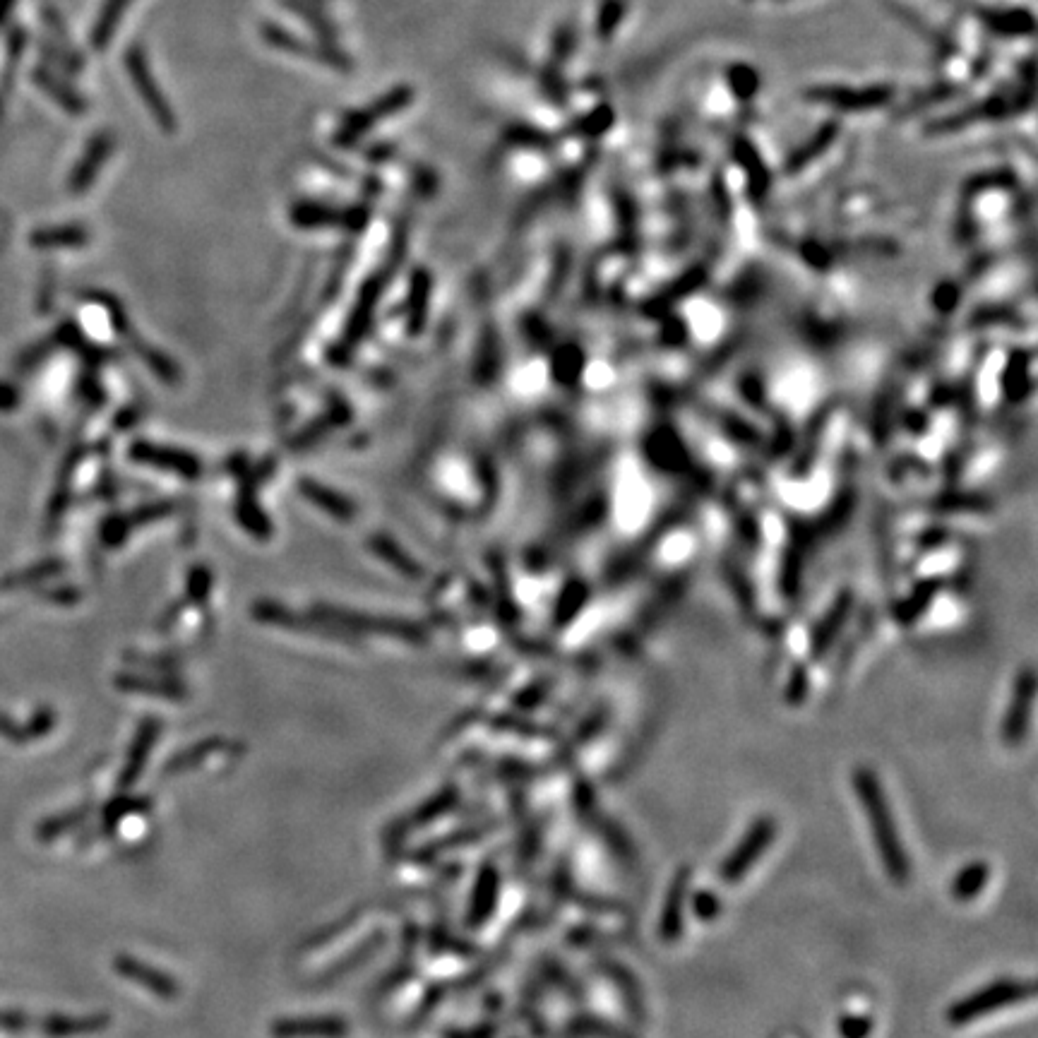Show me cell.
Segmentation results:
<instances>
[{
  "mask_svg": "<svg viewBox=\"0 0 1038 1038\" xmlns=\"http://www.w3.org/2000/svg\"><path fill=\"white\" fill-rule=\"evenodd\" d=\"M853 789H856L863 813L870 822V832H873L875 846H878L887 875L894 882H906V878H909V858H906L902 841H899L890 803H887V796L882 793L878 777L868 767H858L856 774H853Z\"/></svg>",
  "mask_w": 1038,
  "mask_h": 1038,
  "instance_id": "obj_1",
  "label": "cell"
},
{
  "mask_svg": "<svg viewBox=\"0 0 1038 1038\" xmlns=\"http://www.w3.org/2000/svg\"><path fill=\"white\" fill-rule=\"evenodd\" d=\"M416 99V89L411 85H395L387 89L385 94H380L378 99H373L371 104L361 106V109L346 113L342 123L334 130V145L337 147H354L363 135L371 133L378 123L387 121L395 113L409 109Z\"/></svg>",
  "mask_w": 1038,
  "mask_h": 1038,
  "instance_id": "obj_2",
  "label": "cell"
},
{
  "mask_svg": "<svg viewBox=\"0 0 1038 1038\" xmlns=\"http://www.w3.org/2000/svg\"><path fill=\"white\" fill-rule=\"evenodd\" d=\"M260 37L267 46L272 49L291 53V56H301L306 61H313L318 65H325L330 70H339V73H349L354 70V58L346 53L337 41H322V39H303L298 34L289 32V29L277 25V22H262L260 25Z\"/></svg>",
  "mask_w": 1038,
  "mask_h": 1038,
  "instance_id": "obj_3",
  "label": "cell"
},
{
  "mask_svg": "<svg viewBox=\"0 0 1038 1038\" xmlns=\"http://www.w3.org/2000/svg\"><path fill=\"white\" fill-rule=\"evenodd\" d=\"M123 65L130 82H133V87L137 89V94H140L142 104L147 106L149 116L154 118V123H157L164 133H176V109H173L171 101L166 99L164 89L159 87L157 77L152 73V65L147 61L145 49H142L140 44H130L123 53Z\"/></svg>",
  "mask_w": 1038,
  "mask_h": 1038,
  "instance_id": "obj_4",
  "label": "cell"
},
{
  "mask_svg": "<svg viewBox=\"0 0 1038 1038\" xmlns=\"http://www.w3.org/2000/svg\"><path fill=\"white\" fill-rule=\"evenodd\" d=\"M1031 995H1034V988L1026 986V983H1019V981L990 983V986L978 988L976 993L966 995L964 1000H959L957 1005H952L950 1012H947V1019H950L954 1026H966L971 1022H978V1019L986 1017V1014L1005 1010V1007L1017 1005V1002L1031 1000Z\"/></svg>",
  "mask_w": 1038,
  "mask_h": 1038,
  "instance_id": "obj_5",
  "label": "cell"
},
{
  "mask_svg": "<svg viewBox=\"0 0 1038 1038\" xmlns=\"http://www.w3.org/2000/svg\"><path fill=\"white\" fill-rule=\"evenodd\" d=\"M894 97V92L887 85H870V87H846V85H820L805 92V99L817 101V104L832 106L839 111H863L875 109V106L887 104Z\"/></svg>",
  "mask_w": 1038,
  "mask_h": 1038,
  "instance_id": "obj_6",
  "label": "cell"
},
{
  "mask_svg": "<svg viewBox=\"0 0 1038 1038\" xmlns=\"http://www.w3.org/2000/svg\"><path fill=\"white\" fill-rule=\"evenodd\" d=\"M774 834H777V825L769 817L757 820L753 829H748V834L741 839V844L736 846V851L729 853L724 865H721V878L726 882H738L748 873L750 868L757 863V858L767 851V846L772 844Z\"/></svg>",
  "mask_w": 1038,
  "mask_h": 1038,
  "instance_id": "obj_7",
  "label": "cell"
},
{
  "mask_svg": "<svg viewBox=\"0 0 1038 1038\" xmlns=\"http://www.w3.org/2000/svg\"><path fill=\"white\" fill-rule=\"evenodd\" d=\"M279 5L286 13L296 15L298 20L306 25L315 37L322 41H337L339 39V27L334 25V20L322 8L320 0H279Z\"/></svg>",
  "mask_w": 1038,
  "mask_h": 1038,
  "instance_id": "obj_8",
  "label": "cell"
},
{
  "mask_svg": "<svg viewBox=\"0 0 1038 1038\" xmlns=\"http://www.w3.org/2000/svg\"><path fill=\"white\" fill-rule=\"evenodd\" d=\"M133 457L140 459V462H145V464H154V467L176 471V474H183V476L200 474V462L195 457L186 455V452L166 450V447H154V445H135Z\"/></svg>",
  "mask_w": 1038,
  "mask_h": 1038,
  "instance_id": "obj_9",
  "label": "cell"
},
{
  "mask_svg": "<svg viewBox=\"0 0 1038 1038\" xmlns=\"http://www.w3.org/2000/svg\"><path fill=\"white\" fill-rule=\"evenodd\" d=\"M130 3H133V0H104V3H101L97 20H94L92 34H89V44H92V49H97V51L109 49L113 37H116L118 27H121L125 10L130 8Z\"/></svg>",
  "mask_w": 1038,
  "mask_h": 1038,
  "instance_id": "obj_10",
  "label": "cell"
},
{
  "mask_svg": "<svg viewBox=\"0 0 1038 1038\" xmlns=\"http://www.w3.org/2000/svg\"><path fill=\"white\" fill-rule=\"evenodd\" d=\"M1031 700H1034V683H1031V678H1026L1017 685V690H1014L1010 712H1007L1005 724H1002V733H1005V738L1010 743H1017L1024 738L1031 717Z\"/></svg>",
  "mask_w": 1038,
  "mask_h": 1038,
  "instance_id": "obj_11",
  "label": "cell"
},
{
  "mask_svg": "<svg viewBox=\"0 0 1038 1038\" xmlns=\"http://www.w3.org/2000/svg\"><path fill=\"white\" fill-rule=\"evenodd\" d=\"M111 147H113V137L109 133L94 135V140L89 142V147H87L85 159H82L80 166H77V173H75L77 188H85L87 183L97 176L101 164H104L106 157L111 154Z\"/></svg>",
  "mask_w": 1038,
  "mask_h": 1038,
  "instance_id": "obj_12",
  "label": "cell"
},
{
  "mask_svg": "<svg viewBox=\"0 0 1038 1038\" xmlns=\"http://www.w3.org/2000/svg\"><path fill=\"white\" fill-rule=\"evenodd\" d=\"M301 491L306 493L308 498L313 500L315 505H320L322 510H327V512H330V515H334V517L346 519V522H349V519L354 517V507H351L349 503H346V500L342 498V495H337V493L327 491V488L318 486V483H315V481H303V483H301Z\"/></svg>",
  "mask_w": 1038,
  "mask_h": 1038,
  "instance_id": "obj_13",
  "label": "cell"
},
{
  "mask_svg": "<svg viewBox=\"0 0 1038 1038\" xmlns=\"http://www.w3.org/2000/svg\"><path fill=\"white\" fill-rule=\"evenodd\" d=\"M625 13H628V0H601L594 27V32L599 34L601 41H608V37H613V32H618Z\"/></svg>",
  "mask_w": 1038,
  "mask_h": 1038,
  "instance_id": "obj_14",
  "label": "cell"
},
{
  "mask_svg": "<svg viewBox=\"0 0 1038 1038\" xmlns=\"http://www.w3.org/2000/svg\"><path fill=\"white\" fill-rule=\"evenodd\" d=\"M680 897H683V882L673 885L671 894L666 899L664 916H661V933L666 940H673L680 935V926H683V916H680Z\"/></svg>",
  "mask_w": 1038,
  "mask_h": 1038,
  "instance_id": "obj_15",
  "label": "cell"
},
{
  "mask_svg": "<svg viewBox=\"0 0 1038 1038\" xmlns=\"http://www.w3.org/2000/svg\"><path fill=\"white\" fill-rule=\"evenodd\" d=\"M291 217L298 226H325L337 222V212L332 207L318 205V202H301L294 207Z\"/></svg>",
  "mask_w": 1038,
  "mask_h": 1038,
  "instance_id": "obj_16",
  "label": "cell"
},
{
  "mask_svg": "<svg viewBox=\"0 0 1038 1038\" xmlns=\"http://www.w3.org/2000/svg\"><path fill=\"white\" fill-rule=\"evenodd\" d=\"M986 875H988V870L983 863H974L971 868L962 870V873L957 875V880H954V897L957 899L976 897V894L983 890Z\"/></svg>",
  "mask_w": 1038,
  "mask_h": 1038,
  "instance_id": "obj_17",
  "label": "cell"
},
{
  "mask_svg": "<svg viewBox=\"0 0 1038 1038\" xmlns=\"http://www.w3.org/2000/svg\"><path fill=\"white\" fill-rule=\"evenodd\" d=\"M39 77H41V85H44L46 89H49V92H51L53 97H56L58 101H61V104L65 106V109L73 111V113H82V111L87 109L85 99H82L80 94L75 92V89H70L68 85H63V82H58L56 77H51V75H46V73H41Z\"/></svg>",
  "mask_w": 1038,
  "mask_h": 1038,
  "instance_id": "obj_18",
  "label": "cell"
},
{
  "mask_svg": "<svg viewBox=\"0 0 1038 1038\" xmlns=\"http://www.w3.org/2000/svg\"><path fill=\"white\" fill-rule=\"evenodd\" d=\"M757 85H760L757 73L753 68H748V65H733L729 70V87L741 99H753Z\"/></svg>",
  "mask_w": 1038,
  "mask_h": 1038,
  "instance_id": "obj_19",
  "label": "cell"
},
{
  "mask_svg": "<svg viewBox=\"0 0 1038 1038\" xmlns=\"http://www.w3.org/2000/svg\"><path fill=\"white\" fill-rule=\"evenodd\" d=\"M572 46H575V29H572L570 25H560L551 41V63L558 65L563 61H568V56L572 53Z\"/></svg>",
  "mask_w": 1038,
  "mask_h": 1038,
  "instance_id": "obj_20",
  "label": "cell"
},
{
  "mask_svg": "<svg viewBox=\"0 0 1038 1038\" xmlns=\"http://www.w3.org/2000/svg\"><path fill=\"white\" fill-rule=\"evenodd\" d=\"M375 548H378V551H380V553H383V556H385V558H390V560H392V563H395V565H397V568H402V570H409V572H416V568H414V565H411V563H407V560H402V553H399V551H397V548H395V544H390V541H385V539H378V541H375Z\"/></svg>",
  "mask_w": 1038,
  "mask_h": 1038,
  "instance_id": "obj_21",
  "label": "cell"
},
{
  "mask_svg": "<svg viewBox=\"0 0 1038 1038\" xmlns=\"http://www.w3.org/2000/svg\"><path fill=\"white\" fill-rule=\"evenodd\" d=\"M414 181L421 190H433L435 186H438V178H435V173L431 169H421V166L414 173Z\"/></svg>",
  "mask_w": 1038,
  "mask_h": 1038,
  "instance_id": "obj_22",
  "label": "cell"
},
{
  "mask_svg": "<svg viewBox=\"0 0 1038 1038\" xmlns=\"http://www.w3.org/2000/svg\"><path fill=\"white\" fill-rule=\"evenodd\" d=\"M392 157H395V145H390V142H380V145L368 149V159L373 161H387Z\"/></svg>",
  "mask_w": 1038,
  "mask_h": 1038,
  "instance_id": "obj_23",
  "label": "cell"
},
{
  "mask_svg": "<svg viewBox=\"0 0 1038 1038\" xmlns=\"http://www.w3.org/2000/svg\"><path fill=\"white\" fill-rule=\"evenodd\" d=\"M0 733L8 738H20V733H17L15 726L10 724V719H5V717H0Z\"/></svg>",
  "mask_w": 1038,
  "mask_h": 1038,
  "instance_id": "obj_24",
  "label": "cell"
},
{
  "mask_svg": "<svg viewBox=\"0 0 1038 1038\" xmlns=\"http://www.w3.org/2000/svg\"><path fill=\"white\" fill-rule=\"evenodd\" d=\"M320 3H327V0H320Z\"/></svg>",
  "mask_w": 1038,
  "mask_h": 1038,
  "instance_id": "obj_25",
  "label": "cell"
}]
</instances>
